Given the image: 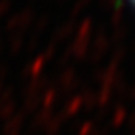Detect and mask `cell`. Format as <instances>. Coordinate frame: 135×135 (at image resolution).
<instances>
[{"label": "cell", "mask_w": 135, "mask_h": 135, "mask_svg": "<svg viewBox=\"0 0 135 135\" xmlns=\"http://www.w3.org/2000/svg\"><path fill=\"white\" fill-rule=\"evenodd\" d=\"M130 2H132V5H133V7H135V0H130Z\"/></svg>", "instance_id": "6da1fadb"}]
</instances>
